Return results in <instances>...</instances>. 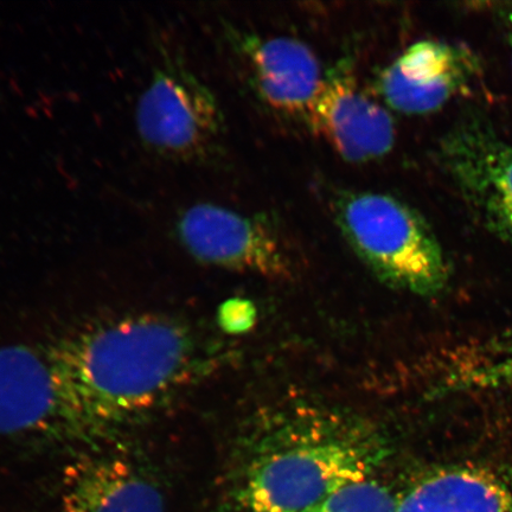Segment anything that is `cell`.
I'll list each match as a JSON object with an SVG mask.
<instances>
[{
    "instance_id": "cell-13",
    "label": "cell",
    "mask_w": 512,
    "mask_h": 512,
    "mask_svg": "<svg viewBox=\"0 0 512 512\" xmlns=\"http://www.w3.org/2000/svg\"><path fill=\"white\" fill-rule=\"evenodd\" d=\"M399 496L368 477L343 486L316 512H396Z\"/></svg>"
},
{
    "instance_id": "cell-5",
    "label": "cell",
    "mask_w": 512,
    "mask_h": 512,
    "mask_svg": "<svg viewBox=\"0 0 512 512\" xmlns=\"http://www.w3.org/2000/svg\"><path fill=\"white\" fill-rule=\"evenodd\" d=\"M57 364L54 350L0 348V437H98Z\"/></svg>"
},
{
    "instance_id": "cell-4",
    "label": "cell",
    "mask_w": 512,
    "mask_h": 512,
    "mask_svg": "<svg viewBox=\"0 0 512 512\" xmlns=\"http://www.w3.org/2000/svg\"><path fill=\"white\" fill-rule=\"evenodd\" d=\"M157 49V66L136 108L138 136L159 158L201 162L213 155L221 137L219 104L181 55L162 41Z\"/></svg>"
},
{
    "instance_id": "cell-10",
    "label": "cell",
    "mask_w": 512,
    "mask_h": 512,
    "mask_svg": "<svg viewBox=\"0 0 512 512\" xmlns=\"http://www.w3.org/2000/svg\"><path fill=\"white\" fill-rule=\"evenodd\" d=\"M62 512H165L162 490L131 460L98 454L64 472Z\"/></svg>"
},
{
    "instance_id": "cell-7",
    "label": "cell",
    "mask_w": 512,
    "mask_h": 512,
    "mask_svg": "<svg viewBox=\"0 0 512 512\" xmlns=\"http://www.w3.org/2000/svg\"><path fill=\"white\" fill-rule=\"evenodd\" d=\"M478 73L470 50L444 42L421 41L383 70L377 88L393 110L426 114L464 91Z\"/></svg>"
},
{
    "instance_id": "cell-12",
    "label": "cell",
    "mask_w": 512,
    "mask_h": 512,
    "mask_svg": "<svg viewBox=\"0 0 512 512\" xmlns=\"http://www.w3.org/2000/svg\"><path fill=\"white\" fill-rule=\"evenodd\" d=\"M396 512H512V482L491 467H440L399 496Z\"/></svg>"
},
{
    "instance_id": "cell-16",
    "label": "cell",
    "mask_w": 512,
    "mask_h": 512,
    "mask_svg": "<svg viewBox=\"0 0 512 512\" xmlns=\"http://www.w3.org/2000/svg\"><path fill=\"white\" fill-rule=\"evenodd\" d=\"M510 42H511V51H512V17L510 18Z\"/></svg>"
},
{
    "instance_id": "cell-15",
    "label": "cell",
    "mask_w": 512,
    "mask_h": 512,
    "mask_svg": "<svg viewBox=\"0 0 512 512\" xmlns=\"http://www.w3.org/2000/svg\"><path fill=\"white\" fill-rule=\"evenodd\" d=\"M255 309L246 300H230L222 306L220 323L228 332L246 331L254 324Z\"/></svg>"
},
{
    "instance_id": "cell-1",
    "label": "cell",
    "mask_w": 512,
    "mask_h": 512,
    "mask_svg": "<svg viewBox=\"0 0 512 512\" xmlns=\"http://www.w3.org/2000/svg\"><path fill=\"white\" fill-rule=\"evenodd\" d=\"M54 352L64 380L99 435L162 405L189 379L196 358L189 330L157 316L92 326Z\"/></svg>"
},
{
    "instance_id": "cell-3",
    "label": "cell",
    "mask_w": 512,
    "mask_h": 512,
    "mask_svg": "<svg viewBox=\"0 0 512 512\" xmlns=\"http://www.w3.org/2000/svg\"><path fill=\"white\" fill-rule=\"evenodd\" d=\"M334 213L345 240L384 284L424 296L446 284L443 251L406 203L380 192H342Z\"/></svg>"
},
{
    "instance_id": "cell-9",
    "label": "cell",
    "mask_w": 512,
    "mask_h": 512,
    "mask_svg": "<svg viewBox=\"0 0 512 512\" xmlns=\"http://www.w3.org/2000/svg\"><path fill=\"white\" fill-rule=\"evenodd\" d=\"M444 159L466 200L511 240L512 146L482 125L464 126L447 138Z\"/></svg>"
},
{
    "instance_id": "cell-2",
    "label": "cell",
    "mask_w": 512,
    "mask_h": 512,
    "mask_svg": "<svg viewBox=\"0 0 512 512\" xmlns=\"http://www.w3.org/2000/svg\"><path fill=\"white\" fill-rule=\"evenodd\" d=\"M382 439L341 416H296L262 438L242 485L249 512H316L343 486L370 477L386 457Z\"/></svg>"
},
{
    "instance_id": "cell-6",
    "label": "cell",
    "mask_w": 512,
    "mask_h": 512,
    "mask_svg": "<svg viewBox=\"0 0 512 512\" xmlns=\"http://www.w3.org/2000/svg\"><path fill=\"white\" fill-rule=\"evenodd\" d=\"M176 232L187 251L204 264L272 279L292 273L285 242L264 217L198 203L178 216Z\"/></svg>"
},
{
    "instance_id": "cell-8",
    "label": "cell",
    "mask_w": 512,
    "mask_h": 512,
    "mask_svg": "<svg viewBox=\"0 0 512 512\" xmlns=\"http://www.w3.org/2000/svg\"><path fill=\"white\" fill-rule=\"evenodd\" d=\"M306 115L313 130L350 163L382 158L395 142L392 115L348 74L325 78Z\"/></svg>"
},
{
    "instance_id": "cell-17",
    "label": "cell",
    "mask_w": 512,
    "mask_h": 512,
    "mask_svg": "<svg viewBox=\"0 0 512 512\" xmlns=\"http://www.w3.org/2000/svg\"><path fill=\"white\" fill-rule=\"evenodd\" d=\"M510 241H512V239Z\"/></svg>"
},
{
    "instance_id": "cell-14",
    "label": "cell",
    "mask_w": 512,
    "mask_h": 512,
    "mask_svg": "<svg viewBox=\"0 0 512 512\" xmlns=\"http://www.w3.org/2000/svg\"><path fill=\"white\" fill-rule=\"evenodd\" d=\"M448 380L465 389L512 387V349L477 362L460 364Z\"/></svg>"
},
{
    "instance_id": "cell-11",
    "label": "cell",
    "mask_w": 512,
    "mask_h": 512,
    "mask_svg": "<svg viewBox=\"0 0 512 512\" xmlns=\"http://www.w3.org/2000/svg\"><path fill=\"white\" fill-rule=\"evenodd\" d=\"M240 50L267 105L287 114L309 112L325 78L306 44L292 37L246 36Z\"/></svg>"
}]
</instances>
